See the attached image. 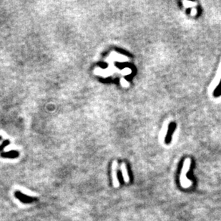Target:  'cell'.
I'll return each instance as SVG.
<instances>
[{
  "instance_id": "1",
  "label": "cell",
  "mask_w": 221,
  "mask_h": 221,
  "mask_svg": "<svg viewBox=\"0 0 221 221\" xmlns=\"http://www.w3.org/2000/svg\"><path fill=\"white\" fill-rule=\"evenodd\" d=\"M190 165H191V160H190V159L187 158L184 162V165H183L182 171H181L180 173V184L181 186L184 188L190 187L192 184V181L187 179V176H186V174H187V172L190 168Z\"/></svg>"
},
{
  "instance_id": "2",
  "label": "cell",
  "mask_w": 221,
  "mask_h": 221,
  "mask_svg": "<svg viewBox=\"0 0 221 221\" xmlns=\"http://www.w3.org/2000/svg\"><path fill=\"white\" fill-rule=\"evenodd\" d=\"M117 161L115 160L113 161L112 166V177L113 185L115 187H118L120 186V183L117 178Z\"/></svg>"
},
{
  "instance_id": "3",
  "label": "cell",
  "mask_w": 221,
  "mask_h": 221,
  "mask_svg": "<svg viewBox=\"0 0 221 221\" xmlns=\"http://www.w3.org/2000/svg\"><path fill=\"white\" fill-rule=\"evenodd\" d=\"M176 124L175 122H172V123L170 124L167 135H166L165 140L166 144H170V142L172 141V137L174 133L175 130H176Z\"/></svg>"
},
{
  "instance_id": "4",
  "label": "cell",
  "mask_w": 221,
  "mask_h": 221,
  "mask_svg": "<svg viewBox=\"0 0 221 221\" xmlns=\"http://www.w3.org/2000/svg\"><path fill=\"white\" fill-rule=\"evenodd\" d=\"M16 197H17L19 200L21 201H22L24 203H31L33 201V199L30 197H28L27 195H25L24 194H22L20 192H16Z\"/></svg>"
},
{
  "instance_id": "5",
  "label": "cell",
  "mask_w": 221,
  "mask_h": 221,
  "mask_svg": "<svg viewBox=\"0 0 221 221\" xmlns=\"http://www.w3.org/2000/svg\"><path fill=\"white\" fill-rule=\"evenodd\" d=\"M121 170H122V176H123L124 181L125 183H129V181H130V178H129L128 169H127L126 165L124 163H122Z\"/></svg>"
},
{
  "instance_id": "6",
  "label": "cell",
  "mask_w": 221,
  "mask_h": 221,
  "mask_svg": "<svg viewBox=\"0 0 221 221\" xmlns=\"http://www.w3.org/2000/svg\"><path fill=\"white\" fill-rule=\"evenodd\" d=\"M213 95H214V97H218L221 95V80H220V82H219V84H218V87H216V88L215 89V90H214Z\"/></svg>"
},
{
  "instance_id": "7",
  "label": "cell",
  "mask_w": 221,
  "mask_h": 221,
  "mask_svg": "<svg viewBox=\"0 0 221 221\" xmlns=\"http://www.w3.org/2000/svg\"><path fill=\"white\" fill-rule=\"evenodd\" d=\"M2 156L6 157H15L17 156V152H6V153H4V154L2 155Z\"/></svg>"
},
{
  "instance_id": "8",
  "label": "cell",
  "mask_w": 221,
  "mask_h": 221,
  "mask_svg": "<svg viewBox=\"0 0 221 221\" xmlns=\"http://www.w3.org/2000/svg\"><path fill=\"white\" fill-rule=\"evenodd\" d=\"M7 144H8V141L4 142V143H3V144H2V145L1 146H0V150H2V149H3L4 147H5V146H6V145H7Z\"/></svg>"
},
{
  "instance_id": "9",
  "label": "cell",
  "mask_w": 221,
  "mask_h": 221,
  "mask_svg": "<svg viewBox=\"0 0 221 221\" xmlns=\"http://www.w3.org/2000/svg\"><path fill=\"white\" fill-rule=\"evenodd\" d=\"M0 139H1V138H0Z\"/></svg>"
}]
</instances>
